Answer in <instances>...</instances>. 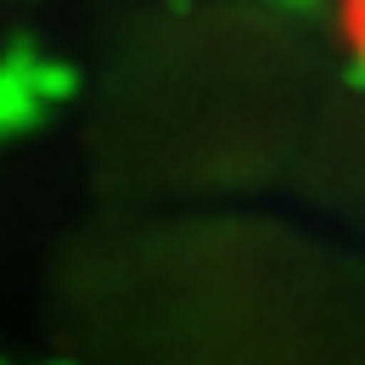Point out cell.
Here are the masks:
<instances>
[{
	"label": "cell",
	"mask_w": 365,
	"mask_h": 365,
	"mask_svg": "<svg viewBox=\"0 0 365 365\" xmlns=\"http://www.w3.org/2000/svg\"><path fill=\"white\" fill-rule=\"evenodd\" d=\"M343 34H349V51L365 62V0H343Z\"/></svg>",
	"instance_id": "obj_1"
}]
</instances>
